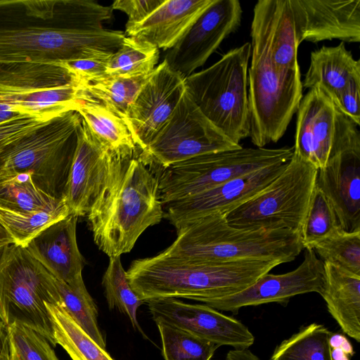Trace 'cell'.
<instances>
[{
  "label": "cell",
  "instance_id": "obj_13",
  "mask_svg": "<svg viewBox=\"0 0 360 360\" xmlns=\"http://www.w3.org/2000/svg\"><path fill=\"white\" fill-rule=\"evenodd\" d=\"M316 186L331 204L340 228L360 231V133L338 109L330 155L318 169Z\"/></svg>",
  "mask_w": 360,
  "mask_h": 360
},
{
  "label": "cell",
  "instance_id": "obj_27",
  "mask_svg": "<svg viewBox=\"0 0 360 360\" xmlns=\"http://www.w3.org/2000/svg\"><path fill=\"white\" fill-rule=\"evenodd\" d=\"M94 136L115 157H135L137 147L124 120L94 101L82 102L76 110Z\"/></svg>",
  "mask_w": 360,
  "mask_h": 360
},
{
  "label": "cell",
  "instance_id": "obj_46",
  "mask_svg": "<svg viewBox=\"0 0 360 360\" xmlns=\"http://www.w3.org/2000/svg\"><path fill=\"white\" fill-rule=\"evenodd\" d=\"M11 244H13L12 238L0 224V252Z\"/></svg>",
  "mask_w": 360,
  "mask_h": 360
},
{
  "label": "cell",
  "instance_id": "obj_2",
  "mask_svg": "<svg viewBox=\"0 0 360 360\" xmlns=\"http://www.w3.org/2000/svg\"><path fill=\"white\" fill-rule=\"evenodd\" d=\"M86 217L100 250L109 257L129 252L143 231L164 217L156 174L137 156L116 157Z\"/></svg>",
  "mask_w": 360,
  "mask_h": 360
},
{
  "label": "cell",
  "instance_id": "obj_28",
  "mask_svg": "<svg viewBox=\"0 0 360 360\" xmlns=\"http://www.w3.org/2000/svg\"><path fill=\"white\" fill-rule=\"evenodd\" d=\"M68 207L64 198L52 197L34 183L29 172H0V208L13 212H51Z\"/></svg>",
  "mask_w": 360,
  "mask_h": 360
},
{
  "label": "cell",
  "instance_id": "obj_11",
  "mask_svg": "<svg viewBox=\"0 0 360 360\" xmlns=\"http://www.w3.org/2000/svg\"><path fill=\"white\" fill-rule=\"evenodd\" d=\"M248 68L250 135L257 148L276 143L302 98L300 70L278 71L269 56L251 52Z\"/></svg>",
  "mask_w": 360,
  "mask_h": 360
},
{
  "label": "cell",
  "instance_id": "obj_7",
  "mask_svg": "<svg viewBox=\"0 0 360 360\" xmlns=\"http://www.w3.org/2000/svg\"><path fill=\"white\" fill-rule=\"evenodd\" d=\"M46 303L60 304L55 277L25 248L6 246L0 252V321L25 325L56 347Z\"/></svg>",
  "mask_w": 360,
  "mask_h": 360
},
{
  "label": "cell",
  "instance_id": "obj_14",
  "mask_svg": "<svg viewBox=\"0 0 360 360\" xmlns=\"http://www.w3.org/2000/svg\"><path fill=\"white\" fill-rule=\"evenodd\" d=\"M242 13L238 0H213L184 36L167 51L164 60L172 70L187 77L238 28Z\"/></svg>",
  "mask_w": 360,
  "mask_h": 360
},
{
  "label": "cell",
  "instance_id": "obj_30",
  "mask_svg": "<svg viewBox=\"0 0 360 360\" xmlns=\"http://www.w3.org/2000/svg\"><path fill=\"white\" fill-rule=\"evenodd\" d=\"M151 73L135 77L106 75L93 82L80 84V86L88 96L125 122L131 105Z\"/></svg>",
  "mask_w": 360,
  "mask_h": 360
},
{
  "label": "cell",
  "instance_id": "obj_29",
  "mask_svg": "<svg viewBox=\"0 0 360 360\" xmlns=\"http://www.w3.org/2000/svg\"><path fill=\"white\" fill-rule=\"evenodd\" d=\"M56 345L72 360H115L59 305L46 303Z\"/></svg>",
  "mask_w": 360,
  "mask_h": 360
},
{
  "label": "cell",
  "instance_id": "obj_37",
  "mask_svg": "<svg viewBox=\"0 0 360 360\" xmlns=\"http://www.w3.org/2000/svg\"><path fill=\"white\" fill-rule=\"evenodd\" d=\"M340 227L331 204L315 186L300 231L303 249H313Z\"/></svg>",
  "mask_w": 360,
  "mask_h": 360
},
{
  "label": "cell",
  "instance_id": "obj_12",
  "mask_svg": "<svg viewBox=\"0 0 360 360\" xmlns=\"http://www.w3.org/2000/svg\"><path fill=\"white\" fill-rule=\"evenodd\" d=\"M240 146L203 115L186 88L169 120L137 158L148 167H167L198 155Z\"/></svg>",
  "mask_w": 360,
  "mask_h": 360
},
{
  "label": "cell",
  "instance_id": "obj_6",
  "mask_svg": "<svg viewBox=\"0 0 360 360\" xmlns=\"http://www.w3.org/2000/svg\"><path fill=\"white\" fill-rule=\"evenodd\" d=\"M81 123L75 110L49 120L0 153V172H29L42 191L64 198Z\"/></svg>",
  "mask_w": 360,
  "mask_h": 360
},
{
  "label": "cell",
  "instance_id": "obj_22",
  "mask_svg": "<svg viewBox=\"0 0 360 360\" xmlns=\"http://www.w3.org/2000/svg\"><path fill=\"white\" fill-rule=\"evenodd\" d=\"M337 108L318 87L310 89L297 111L294 155L317 169L324 167L330 152Z\"/></svg>",
  "mask_w": 360,
  "mask_h": 360
},
{
  "label": "cell",
  "instance_id": "obj_35",
  "mask_svg": "<svg viewBox=\"0 0 360 360\" xmlns=\"http://www.w3.org/2000/svg\"><path fill=\"white\" fill-rule=\"evenodd\" d=\"M165 360H211L219 347L170 325L156 323Z\"/></svg>",
  "mask_w": 360,
  "mask_h": 360
},
{
  "label": "cell",
  "instance_id": "obj_20",
  "mask_svg": "<svg viewBox=\"0 0 360 360\" xmlns=\"http://www.w3.org/2000/svg\"><path fill=\"white\" fill-rule=\"evenodd\" d=\"M251 51L267 54L278 71L298 70L300 44L290 0H259L253 9Z\"/></svg>",
  "mask_w": 360,
  "mask_h": 360
},
{
  "label": "cell",
  "instance_id": "obj_23",
  "mask_svg": "<svg viewBox=\"0 0 360 360\" xmlns=\"http://www.w3.org/2000/svg\"><path fill=\"white\" fill-rule=\"evenodd\" d=\"M77 219L70 214L46 227L25 248L56 278L68 283L82 278L86 264L77 245Z\"/></svg>",
  "mask_w": 360,
  "mask_h": 360
},
{
  "label": "cell",
  "instance_id": "obj_42",
  "mask_svg": "<svg viewBox=\"0 0 360 360\" xmlns=\"http://www.w3.org/2000/svg\"><path fill=\"white\" fill-rule=\"evenodd\" d=\"M331 101L338 110L359 126L360 124V77L351 80Z\"/></svg>",
  "mask_w": 360,
  "mask_h": 360
},
{
  "label": "cell",
  "instance_id": "obj_34",
  "mask_svg": "<svg viewBox=\"0 0 360 360\" xmlns=\"http://www.w3.org/2000/svg\"><path fill=\"white\" fill-rule=\"evenodd\" d=\"M101 283L109 309H116L126 315L134 330L146 338L137 320L138 309L145 302L132 290L122 266L121 256L109 257Z\"/></svg>",
  "mask_w": 360,
  "mask_h": 360
},
{
  "label": "cell",
  "instance_id": "obj_39",
  "mask_svg": "<svg viewBox=\"0 0 360 360\" xmlns=\"http://www.w3.org/2000/svg\"><path fill=\"white\" fill-rule=\"evenodd\" d=\"M6 327L8 360H59L50 342L33 329L18 323Z\"/></svg>",
  "mask_w": 360,
  "mask_h": 360
},
{
  "label": "cell",
  "instance_id": "obj_19",
  "mask_svg": "<svg viewBox=\"0 0 360 360\" xmlns=\"http://www.w3.org/2000/svg\"><path fill=\"white\" fill-rule=\"evenodd\" d=\"M115 158L82 118L64 194L70 214L86 216L107 184Z\"/></svg>",
  "mask_w": 360,
  "mask_h": 360
},
{
  "label": "cell",
  "instance_id": "obj_43",
  "mask_svg": "<svg viewBox=\"0 0 360 360\" xmlns=\"http://www.w3.org/2000/svg\"><path fill=\"white\" fill-rule=\"evenodd\" d=\"M165 0H117L110 6L127 14L126 25L139 23L147 18Z\"/></svg>",
  "mask_w": 360,
  "mask_h": 360
},
{
  "label": "cell",
  "instance_id": "obj_32",
  "mask_svg": "<svg viewBox=\"0 0 360 360\" xmlns=\"http://www.w3.org/2000/svg\"><path fill=\"white\" fill-rule=\"evenodd\" d=\"M60 304L72 318L103 349L105 339L98 323V307L89 293L83 278L72 283L56 278Z\"/></svg>",
  "mask_w": 360,
  "mask_h": 360
},
{
  "label": "cell",
  "instance_id": "obj_36",
  "mask_svg": "<svg viewBox=\"0 0 360 360\" xmlns=\"http://www.w3.org/2000/svg\"><path fill=\"white\" fill-rule=\"evenodd\" d=\"M70 214L68 207L54 211L19 212L0 208V224L13 240V244L26 248L40 232Z\"/></svg>",
  "mask_w": 360,
  "mask_h": 360
},
{
  "label": "cell",
  "instance_id": "obj_33",
  "mask_svg": "<svg viewBox=\"0 0 360 360\" xmlns=\"http://www.w3.org/2000/svg\"><path fill=\"white\" fill-rule=\"evenodd\" d=\"M159 56L156 46L125 35L120 47L108 60L106 75L135 77L150 74Z\"/></svg>",
  "mask_w": 360,
  "mask_h": 360
},
{
  "label": "cell",
  "instance_id": "obj_24",
  "mask_svg": "<svg viewBox=\"0 0 360 360\" xmlns=\"http://www.w3.org/2000/svg\"><path fill=\"white\" fill-rule=\"evenodd\" d=\"M213 0H165L147 18L126 25L125 35L169 50L186 33Z\"/></svg>",
  "mask_w": 360,
  "mask_h": 360
},
{
  "label": "cell",
  "instance_id": "obj_45",
  "mask_svg": "<svg viewBox=\"0 0 360 360\" xmlns=\"http://www.w3.org/2000/svg\"><path fill=\"white\" fill-rule=\"evenodd\" d=\"M0 360H8L7 327L0 321Z\"/></svg>",
  "mask_w": 360,
  "mask_h": 360
},
{
  "label": "cell",
  "instance_id": "obj_17",
  "mask_svg": "<svg viewBox=\"0 0 360 360\" xmlns=\"http://www.w3.org/2000/svg\"><path fill=\"white\" fill-rule=\"evenodd\" d=\"M186 90V78L164 60L155 67L131 105L125 124L143 150L169 120Z\"/></svg>",
  "mask_w": 360,
  "mask_h": 360
},
{
  "label": "cell",
  "instance_id": "obj_9",
  "mask_svg": "<svg viewBox=\"0 0 360 360\" xmlns=\"http://www.w3.org/2000/svg\"><path fill=\"white\" fill-rule=\"evenodd\" d=\"M293 153L294 148L288 146H240L158 167L160 198L163 205L184 199L267 166L288 162Z\"/></svg>",
  "mask_w": 360,
  "mask_h": 360
},
{
  "label": "cell",
  "instance_id": "obj_41",
  "mask_svg": "<svg viewBox=\"0 0 360 360\" xmlns=\"http://www.w3.org/2000/svg\"><path fill=\"white\" fill-rule=\"evenodd\" d=\"M46 122L19 115L0 122V153Z\"/></svg>",
  "mask_w": 360,
  "mask_h": 360
},
{
  "label": "cell",
  "instance_id": "obj_1",
  "mask_svg": "<svg viewBox=\"0 0 360 360\" xmlns=\"http://www.w3.org/2000/svg\"><path fill=\"white\" fill-rule=\"evenodd\" d=\"M112 11L89 0H0V63L109 56L125 37L103 27Z\"/></svg>",
  "mask_w": 360,
  "mask_h": 360
},
{
  "label": "cell",
  "instance_id": "obj_16",
  "mask_svg": "<svg viewBox=\"0 0 360 360\" xmlns=\"http://www.w3.org/2000/svg\"><path fill=\"white\" fill-rule=\"evenodd\" d=\"M288 162L267 166L194 195L164 204V217L177 230L200 217L225 214L264 190L284 171Z\"/></svg>",
  "mask_w": 360,
  "mask_h": 360
},
{
  "label": "cell",
  "instance_id": "obj_21",
  "mask_svg": "<svg viewBox=\"0 0 360 360\" xmlns=\"http://www.w3.org/2000/svg\"><path fill=\"white\" fill-rule=\"evenodd\" d=\"M300 41H360V0H290Z\"/></svg>",
  "mask_w": 360,
  "mask_h": 360
},
{
  "label": "cell",
  "instance_id": "obj_4",
  "mask_svg": "<svg viewBox=\"0 0 360 360\" xmlns=\"http://www.w3.org/2000/svg\"><path fill=\"white\" fill-rule=\"evenodd\" d=\"M303 250L298 232L245 230L230 226L223 214L193 220L176 230L174 241L162 252L195 262L245 260L292 262Z\"/></svg>",
  "mask_w": 360,
  "mask_h": 360
},
{
  "label": "cell",
  "instance_id": "obj_31",
  "mask_svg": "<svg viewBox=\"0 0 360 360\" xmlns=\"http://www.w3.org/2000/svg\"><path fill=\"white\" fill-rule=\"evenodd\" d=\"M333 334L323 325L309 324L278 345L270 360H334Z\"/></svg>",
  "mask_w": 360,
  "mask_h": 360
},
{
  "label": "cell",
  "instance_id": "obj_40",
  "mask_svg": "<svg viewBox=\"0 0 360 360\" xmlns=\"http://www.w3.org/2000/svg\"><path fill=\"white\" fill-rule=\"evenodd\" d=\"M110 56L78 59L56 65L65 68L79 84H84L106 76V65Z\"/></svg>",
  "mask_w": 360,
  "mask_h": 360
},
{
  "label": "cell",
  "instance_id": "obj_8",
  "mask_svg": "<svg viewBox=\"0 0 360 360\" xmlns=\"http://www.w3.org/2000/svg\"><path fill=\"white\" fill-rule=\"evenodd\" d=\"M63 67L36 63H0V103L18 115L49 121L94 101Z\"/></svg>",
  "mask_w": 360,
  "mask_h": 360
},
{
  "label": "cell",
  "instance_id": "obj_3",
  "mask_svg": "<svg viewBox=\"0 0 360 360\" xmlns=\"http://www.w3.org/2000/svg\"><path fill=\"white\" fill-rule=\"evenodd\" d=\"M279 264L264 260L195 262L161 252L132 261L126 274L132 290L145 303L185 298L209 305L244 290Z\"/></svg>",
  "mask_w": 360,
  "mask_h": 360
},
{
  "label": "cell",
  "instance_id": "obj_10",
  "mask_svg": "<svg viewBox=\"0 0 360 360\" xmlns=\"http://www.w3.org/2000/svg\"><path fill=\"white\" fill-rule=\"evenodd\" d=\"M317 172L312 165L293 154L284 171L269 186L224 214L227 223L245 230L283 229L300 233Z\"/></svg>",
  "mask_w": 360,
  "mask_h": 360
},
{
  "label": "cell",
  "instance_id": "obj_15",
  "mask_svg": "<svg viewBox=\"0 0 360 360\" xmlns=\"http://www.w3.org/2000/svg\"><path fill=\"white\" fill-rule=\"evenodd\" d=\"M146 304L155 323L178 328L219 347L248 349L255 342L253 334L243 323L206 304L186 303L176 298Z\"/></svg>",
  "mask_w": 360,
  "mask_h": 360
},
{
  "label": "cell",
  "instance_id": "obj_26",
  "mask_svg": "<svg viewBox=\"0 0 360 360\" xmlns=\"http://www.w3.org/2000/svg\"><path fill=\"white\" fill-rule=\"evenodd\" d=\"M360 77V60H355L344 43L322 46L311 53L310 64L302 82L304 89L319 88L333 101L354 78Z\"/></svg>",
  "mask_w": 360,
  "mask_h": 360
},
{
  "label": "cell",
  "instance_id": "obj_25",
  "mask_svg": "<svg viewBox=\"0 0 360 360\" xmlns=\"http://www.w3.org/2000/svg\"><path fill=\"white\" fill-rule=\"evenodd\" d=\"M321 297L342 330L360 342V275L323 262Z\"/></svg>",
  "mask_w": 360,
  "mask_h": 360
},
{
  "label": "cell",
  "instance_id": "obj_38",
  "mask_svg": "<svg viewBox=\"0 0 360 360\" xmlns=\"http://www.w3.org/2000/svg\"><path fill=\"white\" fill-rule=\"evenodd\" d=\"M313 250L323 262L360 275V231L348 232L340 227Z\"/></svg>",
  "mask_w": 360,
  "mask_h": 360
},
{
  "label": "cell",
  "instance_id": "obj_18",
  "mask_svg": "<svg viewBox=\"0 0 360 360\" xmlns=\"http://www.w3.org/2000/svg\"><path fill=\"white\" fill-rule=\"evenodd\" d=\"M323 262L313 249H306L304 259L294 270L281 274L266 273L244 290L212 302L218 311L237 313L244 307L276 302L287 304L294 296L321 292Z\"/></svg>",
  "mask_w": 360,
  "mask_h": 360
},
{
  "label": "cell",
  "instance_id": "obj_5",
  "mask_svg": "<svg viewBox=\"0 0 360 360\" xmlns=\"http://www.w3.org/2000/svg\"><path fill=\"white\" fill-rule=\"evenodd\" d=\"M251 44L229 51L215 63L186 77V88L203 115L231 141L250 135L248 63Z\"/></svg>",
  "mask_w": 360,
  "mask_h": 360
},
{
  "label": "cell",
  "instance_id": "obj_44",
  "mask_svg": "<svg viewBox=\"0 0 360 360\" xmlns=\"http://www.w3.org/2000/svg\"><path fill=\"white\" fill-rule=\"evenodd\" d=\"M225 360H261L248 349H233L228 352Z\"/></svg>",
  "mask_w": 360,
  "mask_h": 360
}]
</instances>
